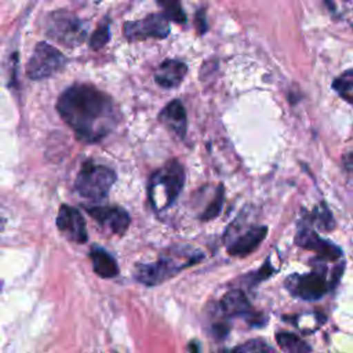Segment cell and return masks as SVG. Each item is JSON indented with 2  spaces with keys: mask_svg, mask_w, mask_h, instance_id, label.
Instances as JSON below:
<instances>
[{
  "mask_svg": "<svg viewBox=\"0 0 353 353\" xmlns=\"http://www.w3.org/2000/svg\"><path fill=\"white\" fill-rule=\"evenodd\" d=\"M57 109L76 137L87 143L102 141L120 121L113 99L91 84L66 88L58 98Z\"/></svg>",
  "mask_w": 353,
  "mask_h": 353,
  "instance_id": "1",
  "label": "cell"
},
{
  "mask_svg": "<svg viewBox=\"0 0 353 353\" xmlns=\"http://www.w3.org/2000/svg\"><path fill=\"white\" fill-rule=\"evenodd\" d=\"M201 259L203 254L199 250H193L190 247H175L154 262L137 265L134 269V277L145 285H157Z\"/></svg>",
  "mask_w": 353,
  "mask_h": 353,
  "instance_id": "2",
  "label": "cell"
},
{
  "mask_svg": "<svg viewBox=\"0 0 353 353\" xmlns=\"http://www.w3.org/2000/svg\"><path fill=\"white\" fill-rule=\"evenodd\" d=\"M185 183V170L178 160H170L153 172L148 193L156 211L167 210L174 204Z\"/></svg>",
  "mask_w": 353,
  "mask_h": 353,
  "instance_id": "3",
  "label": "cell"
},
{
  "mask_svg": "<svg viewBox=\"0 0 353 353\" xmlns=\"http://www.w3.org/2000/svg\"><path fill=\"white\" fill-rule=\"evenodd\" d=\"M116 178V172L110 167L87 161L76 176L74 189L81 197L99 201L109 194Z\"/></svg>",
  "mask_w": 353,
  "mask_h": 353,
  "instance_id": "4",
  "label": "cell"
},
{
  "mask_svg": "<svg viewBox=\"0 0 353 353\" xmlns=\"http://www.w3.org/2000/svg\"><path fill=\"white\" fill-rule=\"evenodd\" d=\"M47 34L66 47H74L84 41L85 29L74 14L61 10L48 17Z\"/></svg>",
  "mask_w": 353,
  "mask_h": 353,
  "instance_id": "5",
  "label": "cell"
},
{
  "mask_svg": "<svg viewBox=\"0 0 353 353\" xmlns=\"http://www.w3.org/2000/svg\"><path fill=\"white\" fill-rule=\"evenodd\" d=\"M332 287V283L325 276V269H314L303 274H291L285 280V288L291 295L305 299L316 301L324 296Z\"/></svg>",
  "mask_w": 353,
  "mask_h": 353,
  "instance_id": "6",
  "label": "cell"
},
{
  "mask_svg": "<svg viewBox=\"0 0 353 353\" xmlns=\"http://www.w3.org/2000/svg\"><path fill=\"white\" fill-rule=\"evenodd\" d=\"M66 59L63 54L48 43H39L28 62V76L32 80H43L58 73Z\"/></svg>",
  "mask_w": 353,
  "mask_h": 353,
  "instance_id": "7",
  "label": "cell"
},
{
  "mask_svg": "<svg viewBox=\"0 0 353 353\" xmlns=\"http://www.w3.org/2000/svg\"><path fill=\"white\" fill-rule=\"evenodd\" d=\"M170 33L168 19L163 14H150L138 21L124 23V34L128 40L164 39Z\"/></svg>",
  "mask_w": 353,
  "mask_h": 353,
  "instance_id": "8",
  "label": "cell"
},
{
  "mask_svg": "<svg viewBox=\"0 0 353 353\" xmlns=\"http://www.w3.org/2000/svg\"><path fill=\"white\" fill-rule=\"evenodd\" d=\"M295 244L309 250V251H314L317 252V255L321 259L325 261H335L338 258L342 256V250L332 244L331 241H327L324 239H321L310 226V222L302 223L296 232L295 236Z\"/></svg>",
  "mask_w": 353,
  "mask_h": 353,
  "instance_id": "9",
  "label": "cell"
},
{
  "mask_svg": "<svg viewBox=\"0 0 353 353\" xmlns=\"http://www.w3.org/2000/svg\"><path fill=\"white\" fill-rule=\"evenodd\" d=\"M57 228L69 241L84 244L88 239L85 221L81 212L72 205L62 204L59 207L57 215Z\"/></svg>",
  "mask_w": 353,
  "mask_h": 353,
  "instance_id": "10",
  "label": "cell"
},
{
  "mask_svg": "<svg viewBox=\"0 0 353 353\" xmlns=\"http://www.w3.org/2000/svg\"><path fill=\"white\" fill-rule=\"evenodd\" d=\"M87 212L110 233L123 234L130 226V215L120 207H88Z\"/></svg>",
  "mask_w": 353,
  "mask_h": 353,
  "instance_id": "11",
  "label": "cell"
},
{
  "mask_svg": "<svg viewBox=\"0 0 353 353\" xmlns=\"http://www.w3.org/2000/svg\"><path fill=\"white\" fill-rule=\"evenodd\" d=\"M266 233L268 228L263 225L245 229L244 233L239 234L228 243V254L232 256H247L258 248L261 241L266 237Z\"/></svg>",
  "mask_w": 353,
  "mask_h": 353,
  "instance_id": "12",
  "label": "cell"
},
{
  "mask_svg": "<svg viewBox=\"0 0 353 353\" xmlns=\"http://www.w3.org/2000/svg\"><path fill=\"white\" fill-rule=\"evenodd\" d=\"M160 121L165 125L168 131H171L175 137L183 138L186 134L188 127V119H186V110L185 106L179 99H174L170 103H167L160 114Z\"/></svg>",
  "mask_w": 353,
  "mask_h": 353,
  "instance_id": "13",
  "label": "cell"
},
{
  "mask_svg": "<svg viewBox=\"0 0 353 353\" xmlns=\"http://www.w3.org/2000/svg\"><path fill=\"white\" fill-rule=\"evenodd\" d=\"M188 73V66L178 59L163 61L154 72V81L163 88L178 87Z\"/></svg>",
  "mask_w": 353,
  "mask_h": 353,
  "instance_id": "14",
  "label": "cell"
},
{
  "mask_svg": "<svg viewBox=\"0 0 353 353\" xmlns=\"http://www.w3.org/2000/svg\"><path fill=\"white\" fill-rule=\"evenodd\" d=\"M221 309L226 316H244L252 319V307L241 290H230L221 299Z\"/></svg>",
  "mask_w": 353,
  "mask_h": 353,
  "instance_id": "15",
  "label": "cell"
},
{
  "mask_svg": "<svg viewBox=\"0 0 353 353\" xmlns=\"http://www.w3.org/2000/svg\"><path fill=\"white\" fill-rule=\"evenodd\" d=\"M94 272L102 279H113L119 274V266L116 259L103 248L94 247L90 252Z\"/></svg>",
  "mask_w": 353,
  "mask_h": 353,
  "instance_id": "16",
  "label": "cell"
},
{
  "mask_svg": "<svg viewBox=\"0 0 353 353\" xmlns=\"http://www.w3.org/2000/svg\"><path fill=\"white\" fill-rule=\"evenodd\" d=\"M276 341H277V345L280 346V349L284 352L301 353V352L312 350V347L306 342H303L301 338H298V335L291 334V332L276 334Z\"/></svg>",
  "mask_w": 353,
  "mask_h": 353,
  "instance_id": "17",
  "label": "cell"
},
{
  "mask_svg": "<svg viewBox=\"0 0 353 353\" xmlns=\"http://www.w3.org/2000/svg\"><path fill=\"white\" fill-rule=\"evenodd\" d=\"M334 90L338 92L342 99L347 103H352L353 99V70L347 69L341 76H338L332 83Z\"/></svg>",
  "mask_w": 353,
  "mask_h": 353,
  "instance_id": "18",
  "label": "cell"
},
{
  "mask_svg": "<svg viewBox=\"0 0 353 353\" xmlns=\"http://www.w3.org/2000/svg\"><path fill=\"white\" fill-rule=\"evenodd\" d=\"M159 6L163 10V15L168 21H174L178 23H183L186 21V14L179 3V0H157Z\"/></svg>",
  "mask_w": 353,
  "mask_h": 353,
  "instance_id": "19",
  "label": "cell"
},
{
  "mask_svg": "<svg viewBox=\"0 0 353 353\" xmlns=\"http://www.w3.org/2000/svg\"><path fill=\"white\" fill-rule=\"evenodd\" d=\"M312 221L309 219L310 223H316V226L319 229H323V230H331L334 228V219H332V215L331 212L328 211V208L321 204L320 207H317L313 214L310 215Z\"/></svg>",
  "mask_w": 353,
  "mask_h": 353,
  "instance_id": "20",
  "label": "cell"
},
{
  "mask_svg": "<svg viewBox=\"0 0 353 353\" xmlns=\"http://www.w3.org/2000/svg\"><path fill=\"white\" fill-rule=\"evenodd\" d=\"M222 204H223V189H222V186H219L214 199L211 200V203L205 207V210L200 215V219L211 221V219L216 218L222 210Z\"/></svg>",
  "mask_w": 353,
  "mask_h": 353,
  "instance_id": "21",
  "label": "cell"
},
{
  "mask_svg": "<svg viewBox=\"0 0 353 353\" xmlns=\"http://www.w3.org/2000/svg\"><path fill=\"white\" fill-rule=\"evenodd\" d=\"M110 39V33H109V22L108 18L95 29V32L91 34L90 37V47L92 50H99L102 48Z\"/></svg>",
  "mask_w": 353,
  "mask_h": 353,
  "instance_id": "22",
  "label": "cell"
},
{
  "mask_svg": "<svg viewBox=\"0 0 353 353\" xmlns=\"http://www.w3.org/2000/svg\"><path fill=\"white\" fill-rule=\"evenodd\" d=\"M234 350H237V352H250V353L251 352H273V347L262 339H251V341H247L243 345L236 346Z\"/></svg>",
  "mask_w": 353,
  "mask_h": 353,
  "instance_id": "23",
  "label": "cell"
},
{
  "mask_svg": "<svg viewBox=\"0 0 353 353\" xmlns=\"http://www.w3.org/2000/svg\"><path fill=\"white\" fill-rule=\"evenodd\" d=\"M194 22H196L197 32H199L200 34H203V33L207 30V22H205V17H204V11H203V10H200V11L196 12Z\"/></svg>",
  "mask_w": 353,
  "mask_h": 353,
  "instance_id": "24",
  "label": "cell"
}]
</instances>
